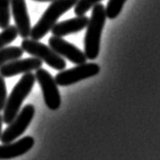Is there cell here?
Segmentation results:
<instances>
[{"instance_id":"obj_14","label":"cell","mask_w":160,"mask_h":160,"mask_svg":"<svg viewBox=\"0 0 160 160\" xmlns=\"http://www.w3.org/2000/svg\"><path fill=\"white\" fill-rule=\"evenodd\" d=\"M11 0H0V28H6L10 26Z\"/></svg>"},{"instance_id":"obj_8","label":"cell","mask_w":160,"mask_h":160,"mask_svg":"<svg viewBox=\"0 0 160 160\" xmlns=\"http://www.w3.org/2000/svg\"><path fill=\"white\" fill-rule=\"evenodd\" d=\"M49 47L52 48L58 55L66 58L67 60L74 64H84L86 63L87 58L84 52L78 49L76 46L69 43L66 40H63L60 37L53 36L49 39Z\"/></svg>"},{"instance_id":"obj_12","label":"cell","mask_w":160,"mask_h":160,"mask_svg":"<svg viewBox=\"0 0 160 160\" xmlns=\"http://www.w3.org/2000/svg\"><path fill=\"white\" fill-rule=\"evenodd\" d=\"M88 22H89V18L86 15L76 16L74 18H70L68 20L57 22L52 28L51 32L53 33V36L60 37V38L68 35H72V33H77L87 27Z\"/></svg>"},{"instance_id":"obj_13","label":"cell","mask_w":160,"mask_h":160,"mask_svg":"<svg viewBox=\"0 0 160 160\" xmlns=\"http://www.w3.org/2000/svg\"><path fill=\"white\" fill-rule=\"evenodd\" d=\"M23 55V50L19 47L10 46L4 47L0 50V67H2L6 63L19 59Z\"/></svg>"},{"instance_id":"obj_9","label":"cell","mask_w":160,"mask_h":160,"mask_svg":"<svg viewBox=\"0 0 160 160\" xmlns=\"http://www.w3.org/2000/svg\"><path fill=\"white\" fill-rule=\"evenodd\" d=\"M43 61L39 58L31 57L26 59H16L0 67V75L4 78L13 77L18 74H26L42 68Z\"/></svg>"},{"instance_id":"obj_20","label":"cell","mask_w":160,"mask_h":160,"mask_svg":"<svg viewBox=\"0 0 160 160\" xmlns=\"http://www.w3.org/2000/svg\"><path fill=\"white\" fill-rule=\"evenodd\" d=\"M33 1H38V2H53L54 0H33Z\"/></svg>"},{"instance_id":"obj_7","label":"cell","mask_w":160,"mask_h":160,"mask_svg":"<svg viewBox=\"0 0 160 160\" xmlns=\"http://www.w3.org/2000/svg\"><path fill=\"white\" fill-rule=\"evenodd\" d=\"M36 71V80L42 88L46 106L52 111H57L61 106V95L56 80L46 69L40 68Z\"/></svg>"},{"instance_id":"obj_16","label":"cell","mask_w":160,"mask_h":160,"mask_svg":"<svg viewBox=\"0 0 160 160\" xmlns=\"http://www.w3.org/2000/svg\"><path fill=\"white\" fill-rule=\"evenodd\" d=\"M127 0H109L106 7L107 18L109 19H115L121 13L124 7V4Z\"/></svg>"},{"instance_id":"obj_6","label":"cell","mask_w":160,"mask_h":160,"mask_svg":"<svg viewBox=\"0 0 160 160\" xmlns=\"http://www.w3.org/2000/svg\"><path fill=\"white\" fill-rule=\"evenodd\" d=\"M100 71V67L96 63H84L77 65L74 68L68 70H62L59 72L55 80L58 86H69L74 83L98 75Z\"/></svg>"},{"instance_id":"obj_17","label":"cell","mask_w":160,"mask_h":160,"mask_svg":"<svg viewBox=\"0 0 160 160\" xmlns=\"http://www.w3.org/2000/svg\"><path fill=\"white\" fill-rule=\"evenodd\" d=\"M100 1L102 0H78L74 7V13L77 16L84 15L88 10L91 9L96 4H98Z\"/></svg>"},{"instance_id":"obj_10","label":"cell","mask_w":160,"mask_h":160,"mask_svg":"<svg viewBox=\"0 0 160 160\" xmlns=\"http://www.w3.org/2000/svg\"><path fill=\"white\" fill-rule=\"evenodd\" d=\"M10 9L15 22V27L18 28V36L22 37V39H28V37H31L32 24L26 0H11Z\"/></svg>"},{"instance_id":"obj_3","label":"cell","mask_w":160,"mask_h":160,"mask_svg":"<svg viewBox=\"0 0 160 160\" xmlns=\"http://www.w3.org/2000/svg\"><path fill=\"white\" fill-rule=\"evenodd\" d=\"M77 1L78 0H54L51 2L44 14L41 16L39 22L32 28V39L36 41L43 39L57 23V20L60 18V16L76 5Z\"/></svg>"},{"instance_id":"obj_1","label":"cell","mask_w":160,"mask_h":160,"mask_svg":"<svg viewBox=\"0 0 160 160\" xmlns=\"http://www.w3.org/2000/svg\"><path fill=\"white\" fill-rule=\"evenodd\" d=\"M106 7L102 3L92 7V13L87 24L84 38V54L89 60H95L99 54L102 32L106 23Z\"/></svg>"},{"instance_id":"obj_5","label":"cell","mask_w":160,"mask_h":160,"mask_svg":"<svg viewBox=\"0 0 160 160\" xmlns=\"http://www.w3.org/2000/svg\"><path fill=\"white\" fill-rule=\"evenodd\" d=\"M35 112V107L32 104H27L22 111H19L15 119L8 125L5 131L1 134L0 141L3 144H8V143L15 141L18 137L22 136L27 131L31 122L32 121Z\"/></svg>"},{"instance_id":"obj_19","label":"cell","mask_w":160,"mask_h":160,"mask_svg":"<svg viewBox=\"0 0 160 160\" xmlns=\"http://www.w3.org/2000/svg\"><path fill=\"white\" fill-rule=\"evenodd\" d=\"M2 123H3V118L0 115V137H1V131H2Z\"/></svg>"},{"instance_id":"obj_2","label":"cell","mask_w":160,"mask_h":160,"mask_svg":"<svg viewBox=\"0 0 160 160\" xmlns=\"http://www.w3.org/2000/svg\"><path fill=\"white\" fill-rule=\"evenodd\" d=\"M36 81L37 80L35 74L29 72L23 74L22 77L19 79V81L15 84L11 93L8 96L5 108L3 109L4 112L2 118L4 124L9 125L18 115L23 100L31 93Z\"/></svg>"},{"instance_id":"obj_4","label":"cell","mask_w":160,"mask_h":160,"mask_svg":"<svg viewBox=\"0 0 160 160\" xmlns=\"http://www.w3.org/2000/svg\"><path fill=\"white\" fill-rule=\"evenodd\" d=\"M20 48L23 50V52H27L31 56L39 58L40 60L45 62L53 69L62 71L66 68L67 64L65 59L58 55L52 48L48 47L47 45L41 43L39 41L32 39H23Z\"/></svg>"},{"instance_id":"obj_11","label":"cell","mask_w":160,"mask_h":160,"mask_svg":"<svg viewBox=\"0 0 160 160\" xmlns=\"http://www.w3.org/2000/svg\"><path fill=\"white\" fill-rule=\"evenodd\" d=\"M35 145V140L31 136H26L16 142L0 145V160H8L19 157L28 153Z\"/></svg>"},{"instance_id":"obj_15","label":"cell","mask_w":160,"mask_h":160,"mask_svg":"<svg viewBox=\"0 0 160 160\" xmlns=\"http://www.w3.org/2000/svg\"><path fill=\"white\" fill-rule=\"evenodd\" d=\"M18 36V28L15 26H9L0 32V50L12 43Z\"/></svg>"},{"instance_id":"obj_18","label":"cell","mask_w":160,"mask_h":160,"mask_svg":"<svg viewBox=\"0 0 160 160\" xmlns=\"http://www.w3.org/2000/svg\"><path fill=\"white\" fill-rule=\"evenodd\" d=\"M7 102V89L4 77L0 75V112L3 111Z\"/></svg>"}]
</instances>
